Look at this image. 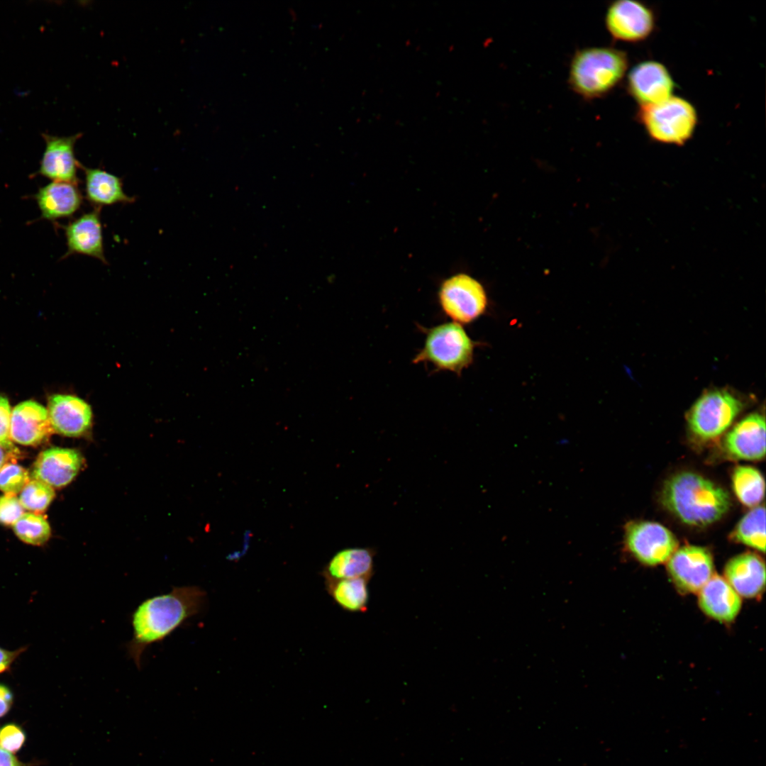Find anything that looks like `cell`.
Here are the masks:
<instances>
[{"mask_svg":"<svg viewBox=\"0 0 766 766\" xmlns=\"http://www.w3.org/2000/svg\"><path fill=\"white\" fill-rule=\"evenodd\" d=\"M205 598L200 587L182 586L148 598L137 606L131 616L133 634L127 650L138 668L147 647L162 641L196 615Z\"/></svg>","mask_w":766,"mask_h":766,"instance_id":"cell-1","label":"cell"},{"mask_svg":"<svg viewBox=\"0 0 766 766\" xmlns=\"http://www.w3.org/2000/svg\"><path fill=\"white\" fill-rule=\"evenodd\" d=\"M662 501L680 521L694 526H705L718 521L731 506L726 490L691 472L670 477L664 486Z\"/></svg>","mask_w":766,"mask_h":766,"instance_id":"cell-2","label":"cell"},{"mask_svg":"<svg viewBox=\"0 0 766 766\" xmlns=\"http://www.w3.org/2000/svg\"><path fill=\"white\" fill-rule=\"evenodd\" d=\"M628 59L623 50L611 47H587L576 51L568 72L572 90L586 100L601 98L623 79Z\"/></svg>","mask_w":766,"mask_h":766,"instance_id":"cell-3","label":"cell"},{"mask_svg":"<svg viewBox=\"0 0 766 766\" xmlns=\"http://www.w3.org/2000/svg\"><path fill=\"white\" fill-rule=\"evenodd\" d=\"M421 329L426 336L424 344L413 363L429 365L435 372L448 371L459 376L472 362L477 343L460 324L452 321Z\"/></svg>","mask_w":766,"mask_h":766,"instance_id":"cell-4","label":"cell"},{"mask_svg":"<svg viewBox=\"0 0 766 766\" xmlns=\"http://www.w3.org/2000/svg\"><path fill=\"white\" fill-rule=\"evenodd\" d=\"M637 119L653 141L682 145L692 137L698 115L689 101L672 96L657 104L640 107Z\"/></svg>","mask_w":766,"mask_h":766,"instance_id":"cell-5","label":"cell"},{"mask_svg":"<svg viewBox=\"0 0 766 766\" xmlns=\"http://www.w3.org/2000/svg\"><path fill=\"white\" fill-rule=\"evenodd\" d=\"M743 409L742 401L724 389L705 392L687 413L690 431L702 440H714L732 425Z\"/></svg>","mask_w":766,"mask_h":766,"instance_id":"cell-6","label":"cell"},{"mask_svg":"<svg viewBox=\"0 0 766 766\" xmlns=\"http://www.w3.org/2000/svg\"><path fill=\"white\" fill-rule=\"evenodd\" d=\"M438 299L445 314L460 325L474 321L487 306V293L482 284L464 272L453 274L441 282Z\"/></svg>","mask_w":766,"mask_h":766,"instance_id":"cell-7","label":"cell"},{"mask_svg":"<svg viewBox=\"0 0 766 766\" xmlns=\"http://www.w3.org/2000/svg\"><path fill=\"white\" fill-rule=\"evenodd\" d=\"M624 542L630 553L647 565L667 562L678 548V541L670 530L650 521L628 523Z\"/></svg>","mask_w":766,"mask_h":766,"instance_id":"cell-8","label":"cell"},{"mask_svg":"<svg viewBox=\"0 0 766 766\" xmlns=\"http://www.w3.org/2000/svg\"><path fill=\"white\" fill-rule=\"evenodd\" d=\"M605 25L614 40L638 43L651 35L656 18L653 9L640 1L618 0L608 6Z\"/></svg>","mask_w":766,"mask_h":766,"instance_id":"cell-9","label":"cell"},{"mask_svg":"<svg viewBox=\"0 0 766 766\" xmlns=\"http://www.w3.org/2000/svg\"><path fill=\"white\" fill-rule=\"evenodd\" d=\"M675 87V83L667 68L654 60L637 64L627 77V91L640 107L667 100L673 96Z\"/></svg>","mask_w":766,"mask_h":766,"instance_id":"cell-10","label":"cell"},{"mask_svg":"<svg viewBox=\"0 0 766 766\" xmlns=\"http://www.w3.org/2000/svg\"><path fill=\"white\" fill-rule=\"evenodd\" d=\"M667 561L670 577L677 588L686 593L699 592L713 575L712 556L701 546L677 548Z\"/></svg>","mask_w":766,"mask_h":766,"instance_id":"cell-11","label":"cell"},{"mask_svg":"<svg viewBox=\"0 0 766 766\" xmlns=\"http://www.w3.org/2000/svg\"><path fill=\"white\" fill-rule=\"evenodd\" d=\"M41 135L45 146L38 173L53 182L77 184V170L81 164L75 157L74 145L82 133L70 136L48 133H42Z\"/></svg>","mask_w":766,"mask_h":766,"instance_id":"cell-12","label":"cell"},{"mask_svg":"<svg viewBox=\"0 0 766 766\" xmlns=\"http://www.w3.org/2000/svg\"><path fill=\"white\" fill-rule=\"evenodd\" d=\"M724 449L738 460H759L765 455V420L758 413H750L727 433Z\"/></svg>","mask_w":766,"mask_h":766,"instance_id":"cell-13","label":"cell"},{"mask_svg":"<svg viewBox=\"0 0 766 766\" xmlns=\"http://www.w3.org/2000/svg\"><path fill=\"white\" fill-rule=\"evenodd\" d=\"M48 409L40 404L28 400L18 404L11 411L10 437L23 445H38L53 432Z\"/></svg>","mask_w":766,"mask_h":766,"instance_id":"cell-14","label":"cell"},{"mask_svg":"<svg viewBox=\"0 0 766 766\" xmlns=\"http://www.w3.org/2000/svg\"><path fill=\"white\" fill-rule=\"evenodd\" d=\"M48 412L53 431L65 436H79L91 426V406L76 396L52 395L48 400Z\"/></svg>","mask_w":766,"mask_h":766,"instance_id":"cell-15","label":"cell"},{"mask_svg":"<svg viewBox=\"0 0 766 766\" xmlns=\"http://www.w3.org/2000/svg\"><path fill=\"white\" fill-rule=\"evenodd\" d=\"M100 209L95 208L65 226L67 246L65 257L80 254L108 264L104 255Z\"/></svg>","mask_w":766,"mask_h":766,"instance_id":"cell-16","label":"cell"},{"mask_svg":"<svg viewBox=\"0 0 766 766\" xmlns=\"http://www.w3.org/2000/svg\"><path fill=\"white\" fill-rule=\"evenodd\" d=\"M82 464L79 453L73 449L52 448L40 453L33 464L31 477L52 487H62L76 477Z\"/></svg>","mask_w":766,"mask_h":766,"instance_id":"cell-17","label":"cell"},{"mask_svg":"<svg viewBox=\"0 0 766 766\" xmlns=\"http://www.w3.org/2000/svg\"><path fill=\"white\" fill-rule=\"evenodd\" d=\"M725 579L740 596L753 598L763 590L765 567L760 557L745 553L731 558L726 564Z\"/></svg>","mask_w":766,"mask_h":766,"instance_id":"cell-18","label":"cell"},{"mask_svg":"<svg viewBox=\"0 0 766 766\" xmlns=\"http://www.w3.org/2000/svg\"><path fill=\"white\" fill-rule=\"evenodd\" d=\"M741 599L725 578L713 574L699 592V605L708 616L721 622L732 621L741 608Z\"/></svg>","mask_w":766,"mask_h":766,"instance_id":"cell-19","label":"cell"},{"mask_svg":"<svg viewBox=\"0 0 766 766\" xmlns=\"http://www.w3.org/2000/svg\"><path fill=\"white\" fill-rule=\"evenodd\" d=\"M41 216L49 221L72 216L82 204L77 184L52 182L40 187L34 196Z\"/></svg>","mask_w":766,"mask_h":766,"instance_id":"cell-20","label":"cell"},{"mask_svg":"<svg viewBox=\"0 0 766 766\" xmlns=\"http://www.w3.org/2000/svg\"><path fill=\"white\" fill-rule=\"evenodd\" d=\"M374 547H351L337 552L323 571L325 579H342L367 577L375 573Z\"/></svg>","mask_w":766,"mask_h":766,"instance_id":"cell-21","label":"cell"},{"mask_svg":"<svg viewBox=\"0 0 766 766\" xmlns=\"http://www.w3.org/2000/svg\"><path fill=\"white\" fill-rule=\"evenodd\" d=\"M80 167L84 174L86 198L95 208L135 201L134 197L125 193L122 181L116 175L99 168L82 165Z\"/></svg>","mask_w":766,"mask_h":766,"instance_id":"cell-22","label":"cell"},{"mask_svg":"<svg viewBox=\"0 0 766 766\" xmlns=\"http://www.w3.org/2000/svg\"><path fill=\"white\" fill-rule=\"evenodd\" d=\"M370 580L367 577L325 579V585L329 596L342 609L364 613L368 609Z\"/></svg>","mask_w":766,"mask_h":766,"instance_id":"cell-23","label":"cell"},{"mask_svg":"<svg viewBox=\"0 0 766 766\" xmlns=\"http://www.w3.org/2000/svg\"><path fill=\"white\" fill-rule=\"evenodd\" d=\"M735 494L744 505H758L765 495V481L761 473L750 466H738L732 474Z\"/></svg>","mask_w":766,"mask_h":766,"instance_id":"cell-24","label":"cell"},{"mask_svg":"<svg viewBox=\"0 0 766 766\" xmlns=\"http://www.w3.org/2000/svg\"><path fill=\"white\" fill-rule=\"evenodd\" d=\"M733 540L764 553L765 550V509L757 506L746 514L732 533Z\"/></svg>","mask_w":766,"mask_h":766,"instance_id":"cell-25","label":"cell"},{"mask_svg":"<svg viewBox=\"0 0 766 766\" xmlns=\"http://www.w3.org/2000/svg\"><path fill=\"white\" fill-rule=\"evenodd\" d=\"M17 537L26 543L43 545L50 536V527L47 520L36 513H24L13 525Z\"/></svg>","mask_w":766,"mask_h":766,"instance_id":"cell-26","label":"cell"},{"mask_svg":"<svg viewBox=\"0 0 766 766\" xmlns=\"http://www.w3.org/2000/svg\"><path fill=\"white\" fill-rule=\"evenodd\" d=\"M55 496L53 488L36 479L30 480L20 494L22 506L29 511L43 512L50 505Z\"/></svg>","mask_w":766,"mask_h":766,"instance_id":"cell-27","label":"cell"},{"mask_svg":"<svg viewBox=\"0 0 766 766\" xmlns=\"http://www.w3.org/2000/svg\"><path fill=\"white\" fill-rule=\"evenodd\" d=\"M28 471L13 462H6L0 470V490L16 495L29 482Z\"/></svg>","mask_w":766,"mask_h":766,"instance_id":"cell-28","label":"cell"},{"mask_svg":"<svg viewBox=\"0 0 766 766\" xmlns=\"http://www.w3.org/2000/svg\"><path fill=\"white\" fill-rule=\"evenodd\" d=\"M11 406L8 399L0 396V446L13 457H18L19 450L10 437Z\"/></svg>","mask_w":766,"mask_h":766,"instance_id":"cell-29","label":"cell"},{"mask_svg":"<svg viewBox=\"0 0 766 766\" xmlns=\"http://www.w3.org/2000/svg\"><path fill=\"white\" fill-rule=\"evenodd\" d=\"M19 499L14 494L0 496V523L13 525L24 514Z\"/></svg>","mask_w":766,"mask_h":766,"instance_id":"cell-30","label":"cell"},{"mask_svg":"<svg viewBox=\"0 0 766 766\" xmlns=\"http://www.w3.org/2000/svg\"><path fill=\"white\" fill-rule=\"evenodd\" d=\"M24 740L23 731L16 725H7L0 731V746L10 753L18 750Z\"/></svg>","mask_w":766,"mask_h":766,"instance_id":"cell-31","label":"cell"},{"mask_svg":"<svg viewBox=\"0 0 766 766\" xmlns=\"http://www.w3.org/2000/svg\"><path fill=\"white\" fill-rule=\"evenodd\" d=\"M12 694L9 689L0 684V717L5 715L12 704Z\"/></svg>","mask_w":766,"mask_h":766,"instance_id":"cell-32","label":"cell"},{"mask_svg":"<svg viewBox=\"0 0 766 766\" xmlns=\"http://www.w3.org/2000/svg\"><path fill=\"white\" fill-rule=\"evenodd\" d=\"M18 654L17 651H9L0 648V673L10 667Z\"/></svg>","mask_w":766,"mask_h":766,"instance_id":"cell-33","label":"cell"},{"mask_svg":"<svg viewBox=\"0 0 766 766\" xmlns=\"http://www.w3.org/2000/svg\"><path fill=\"white\" fill-rule=\"evenodd\" d=\"M0 766H21L16 757L0 746Z\"/></svg>","mask_w":766,"mask_h":766,"instance_id":"cell-34","label":"cell"},{"mask_svg":"<svg viewBox=\"0 0 766 766\" xmlns=\"http://www.w3.org/2000/svg\"><path fill=\"white\" fill-rule=\"evenodd\" d=\"M13 456L9 455L1 446H0V470L7 461L11 462Z\"/></svg>","mask_w":766,"mask_h":766,"instance_id":"cell-35","label":"cell"}]
</instances>
